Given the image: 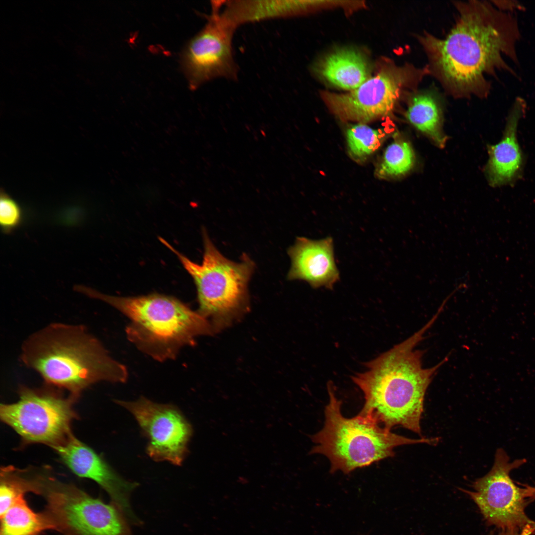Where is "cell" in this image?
<instances>
[{
    "instance_id": "cell-1",
    "label": "cell",
    "mask_w": 535,
    "mask_h": 535,
    "mask_svg": "<svg viewBox=\"0 0 535 535\" xmlns=\"http://www.w3.org/2000/svg\"><path fill=\"white\" fill-rule=\"evenodd\" d=\"M454 5L457 19L444 38L426 33L419 40L430 73L447 91L456 97H484L490 88L486 76L500 69L512 71L505 58L517 60V23L486 1H455Z\"/></svg>"
},
{
    "instance_id": "cell-2",
    "label": "cell",
    "mask_w": 535,
    "mask_h": 535,
    "mask_svg": "<svg viewBox=\"0 0 535 535\" xmlns=\"http://www.w3.org/2000/svg\"><path fill=\"white\" fill-rule=\"evenodd\" d=\"M432 318L412 336L377 358L365 363V371L356 373L353 381L364 394L360 414L391 430L400 426L421 434V419L426 391L438 369L447 361L424 369V351L416 350Z\"/></svg>"
},
{
    "instance_id": "cell-3",
    "label": "cell",
    "mask_w": 535,
    "mask_h": 535,
    "mask_svg": "<svg viewBox=\"0 0 535 535\" xmlns=\"http://www.w3.org/2000/svg\"><path fill=\"white\" fill-rule=\"evenodd\" d=\"M20 359L47 385L75 399L97 382L123 383L128 376L126 367L81 325L53 323L33 333L24 341Z\"/></svg>"
},
{
    "instance_id": "cell-4",
    "label": "cell",
    "mask_w": 535,
    "mask_h": 535,
    "mask_svg": "<svg viewBox=\"0 0 535 535\" xmlns=\"http://www.w3.org/2000/svg\"><path fill=\"white\" fill-rule=\"evenodd\" d=\"M74 290L113 307L130 321L125 328L127 339L139 350L154 359L173 360L196 339L214 333L210 322L197 311L177 298L153 293L121 297L104 294L83 285Z\"/></svg>"
},
{
    "instance_id": "cell-5",
    "label": "cell",
    "mask_w": 535,
    "mask_h": 535,
    "mask_svg": "<svg viewBox=\"0 0 535 535\" xmlns=\"http://www.w3.org/2000/svg\"><path fill=\"white\" fill-rule=\"evenodd\" d=\"M334 388L329 381V400L325 408L324 426L312 436L317 445L310 452L327 457L331 463V473L340 470L349 474L370 466L393 456L394 448L400 445L432 444L437 441L436 438L411 439L398 435L360 414L352 418L344 417L341 411V401L336 397Z\"/></svg>"
},
{
    "instance_id": "cell-6",
    "label": "cell",
    "mask_w": 535,
    "mask_h": 535,
    "mask_svg": "<svg viewBox=\"0 0 535 535\" xmlns=\"http://www.w3.org/2000/svg\"><path fill=\"white\" fill-rule=\"evenodd\" d=\"M202 234L204 252L201 264L192 261L162 238L159 239L175 254L193 279L199 305L197 311L216 333L233 325L249 311L248 286L255 266L246 254L239 262L227 259L205 229Z\"/></svg>"
},
{
    "instance_id": "cell-7",
    "label": "cell",
    "mask_w": 535,
    "mask_h": 535,
    "mask_svg": "<svg viewBox=\"0 0 535 535\" xmlns=\"http://www.w3.org/2000/svg\"><path fill=\"white\" fill-rule=\"evenodd\" d=\"M35 494L44 499V510L54 531L62 535H133L131 524L115 504L107 503L47 472L37 475Z\"/></svg>"
},
{
    "instance_id": "cell-8",
    "label": "cell",
    "mask_w": 535,
    "mask_h": 535,
    "mask_svg": "<svg viewBox=\"0 0 535 535\" xmlns=\"http://www.w3.org/2000/svg\"><path fill=\"white\" fill-rule=\"evenodd\" d=\"M430 74L428 65L419 68L388 61L356 89L341 94L322 92L321 96L338 119L364 123L390 114L401 97L418 90Z\"/></svg>"
},
{
    "instance_id": "cell-9",
    "label": "cell",
    "mask_w": 535,
    "mask_h": 535,
    "mask_svg": "<svg viewBox=\"0 0 535 535\" xmlns=\"http://www.w3.org/2000/svg\"><path fill=\"white\" fill-rule=\"evenodd\" d=\"M18 392L17 401L0 405V416L25 444L42 443L53 448L72 434L70 426L76 417L72 406L74 398L47 388L24 386Z\"/></svg>"
},
{
    "instance_id": "cell-10",
    "label": "cell",
    "mask_w": 535,
    "mask_h": 535,
    "mask_svg": "<svg viewBox=\"0 0 535 535\" xmlns=\"http://www.w3.org/2000/svg\"><path fill=\"white\" fill-rule=\"evenodd\" d=\"M526 462L525 459L511 461L506 451L499 448L493 466L473 484L475 491L462 489L477 505L486 522L502 530L535 529V523L526 515L527 489L516 484L510 473Z\"/></svg>"
},
{
    "instance_id": "cell-11",
    "label": "cell",
    "mask_w": 535,
    "mask_h": 535,
    "mask_svg": "<svg viewBox=\"0 0 535 535\" xmlns=\"http://www.w3.org/2000/svg\"><path fill=\"white\" fill-rule=\"evenodd\" d=\"M223 2L211 1L212 11L207 22L182 52V67L193 90L216 78L237 79L238 67L232 48L236 29L221 15Z\"/></svg>"
},
{
    "instance_id": "cell-12",
    "label": "cell",
    "mask_w": 535,
    "mask_h": 535,
    "mask_svg": "<svg viewBox=\"0 0 535 535\" xmlns=\"http://www.w3.org/2000/svg\"><path fill=\"white\" fill-rule=\"evenodd\" d=\"M135 418L148 439V455L156 461L181 465L193 434L191 425L175 406L159 404L144 397L135 401L117 400Z\"/></svg>"
},
{
    "instance_id": "cell-13",
    "label": "cell",
    "mask_w": 535,
    "mask_h": 535,
    "mask_svg": "<svg viewBox=\"0 0 535 535\" xmlns=\"http://www.w3.org/2000/svg\"><path fill=\"white\" fill-rule=\"evenodd\" d=\"M53 448L72 473L94 481L104 489L110 502L121 510L131 524H140L130 503L131 495L137 483L119 476L101 456L72 434Z\"/></svg>"
},
{
    "instance_id": "cell-14",
    "label": "cell",
    "mask_w": 535,
    "mask_h": 535,
    "mask_svg": "<svg viewBox=\"0 0 535 535\" xmlns=\"http://www.w3.org/2000/svg\"><path fill=\"white\" fill-rule=\"evenodd\" d=\"M287 253L291 262L287 276L288 280H301L314 289H332L339 280L332 237L315 240L297 237Z\"/></svg>"
},
{
    "instance_id": "cell-15",
    "label": "cell",
    "mask_w": 535,
    "mask_h": 535,
    "mask_svg": "<svg viewBox=\"0 0 535 535\" xmlns=\"http://www.w3.org/2000/svg\"><path fill=\"white\" fill-rule=\"evenodd\" d=\"M526 104L517 99L510 111L503 137L497 144L489 147V159L486 174L491 186L511 184L520 177L524 166V156L518 142V122L525 111Z\"/></svg>"
},
{
    "instance_id": "cell-16",
    "label": "cell",
    "mask_w": 535,
    "mask_h": 535,
    "mask_svg": "<svg viewBox=\"0 0 535 535\" xmlns=\"http://www.w3.org/2000/svg\"><path fill=\"white\" fill-rule=\"evenodd\" d=\"M316 7V0H224L221 13L236 29L243 24L295 16Z\"/></svg>"
},
{
    "instance_id": "cell-17",
    "label": "cell",
    "mask_w": 535,
    "mask_h": 535,
    "mask_svg": "<svg viewBox=\"0 0 535 535\" xmlns=\"http://www.w3.org/2000/svg\"><path fill=\"white\" fill-rule=\"evenodd\" d=\"M371 64L360 52L342 48L323 58L316 66V72L329 84L347 91L353 90L371 76Z\"/></svg>"
},
{
    "instance_id": "cell-18",
    "label": "cell",
    "mask_w": 535,
    "mask_h": 535,
    "mask_svg": "<svg viewBox=\"0 0 535 535\" xmlns=\"http://www.w3.org/2000/svg\"><path fill=\"white\" fill-rule=\"evenodd\" d=\"M408 99L406 111L408 120L439 146H443L445 137L441 129V110L436 95L431 91L417 90Z\"/></svg>"
},
{
    "instance_id": "cell-19",
    "label": "cell",
    "mask_w": 535,
    "mask_h": 535,
    "mask_svg": "<svg viewBox=\"0 0 535 535\" xmlns=\"http://www.w3.org/2000/svg\"><path fill=\"white\" fill-rule=\"evenodd\" d=\"M0 535H42L54 527L47 513L34 511L25 498L0 515Z\"/></svg>"
},
{
    "instance_id": "cell-20",
    "label": "cell",
    "mask_w": 535,
    "mask_h": 535,
    "mask_svg": "<svg viewBox=\"0 0 535 535\" xmlns=\"http://www.w3.org/2000/svg\"><path fill=\"white\" fill-rule=\"evenodd\" d=\"M30 470H21L12 466L0 471V515L12 505L25 498L26 493L34 492Z\"/></svg>"
},
{
    "instance_id": "cell-21",
    "label": "cell",
    "mask_w": 535,
    "mask_h": 535,
    "mask_svg": "<svg viewBox=\"0 0 535 535\" xmlns=\"http://www.w3.org/2000/svg\"><path fill=\"white\" fill-rule=\"evenodd\" d=\"M414 154L409 143L397 141L385 149L376 175L381 178L395 177L409 171L414 163Z\"/></svg>"
},
{
    "instance_id": "cell-22",
    "label": "cell",
    "mask_w": 535,
    "mask_h": 535,
    "mask_svg": "<svg viewBox=\"0 0 535 535\" xmlns=\"http://www.w3.org/2000/svg\"><path fill=\"white\" fill-rule=\"evenodd\" d=\"M383 135L378 130L365 123H358L346 131V140L350 155L356 160H362L380 146Z\"/></svg>"
},
{
    "instance_id": "cell-23",
    "label": "cell",
    "mask_w": 535,
    "mask_h": 535,
    "mask_svg": "<svg viewBox=\"0 0 535 535\" xmlns=\"http://www.w3.org/2000/svg\"><path fill=\"white\" fill-rule=\"evenodd\" d=\"M22 210L13 199L5 194H1L0 200V225L4 234H11L18 228L23 222Z\"/></svg>"
},
{
    "instance_id": "cell-24",
    "label": "cell",
    "mask_w": 535,
    "mask_h": 535,
    "mask_svg": "<svg viewBox=\"0 0 535 535\" xmlns=\"http://www.w3.org/2000/svg\"><path fill=\"white\" fill-rule=\"evenodd\" d=\"M535 530L532 528H526L524 530L519 529L502 530V531L496 535H530Z\"/></svg>"
},
{
    "instance_id": "cell-25",
    "label": "cell",
    "mask_w": 535,
    "mask_h": 535,
    "mask_svg": "<svg viewBox=\"0 0 535 535\" xmlns=\"http://www.w3.org/2000/svg\"><path fill=\"white\" fill-rule=\"evenodd\" d=\"M530 495L532 499H535V486L531 487Z\"/></svg>"
}]
</instances>
